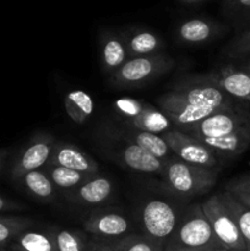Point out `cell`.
I'll list each match as a JSON object with an SVG mask.
<instances>
[{
  "label": "cell",
  "mask_w": 250,
  "mask_h": 251,
  "mask_svg": "<svg viewBox=\"0 0 250 251\" xmlns=\"http://www.w3.org/2000/svg\"><path fill=\"white\" fill-rule=\"evenodd\" d=\"M238 66H239V68H242L243 70L247 71V73L250 74V55L245 56V58L243 59V63Z\"/></svg>",
  "instance_id": "8d00e7d4"
},
{
  "label": "cell",
  "mask_w": 250,
  "mask_h": 251,
  "mask_svg": "<svg viewBox=\"0 0 250 251\" xmlns=\"http://www.w3.org/2000/svg\"><path fill=\"white\" fill-rule=\"evenodd\" d=\"M222 251H242V250H234V249H222Z\"/></svg>",
  "instance_id": "60d3db41"
},
{
  "label": "cell",
  "mask_w": 250,
  "mask_h": 251,
  "mask_svg": "<svg viewBox=\"0 0 250 251\" xmlns=\"http://www.w3.org/2000/svg\"><path fill=\"white\" fill-rule=\"evenodd\" d=\"M223 12L238 26L250 27V0H223Z\"/></svg>",
  "instance_id": "f546056e"
},
{
  "label": "cell",
  "mask_w": 250,
  "mask_h": 251,
  "mask_svg": "<svg viewBox=\"0 0 250 251\" xmlns=\"http://www.w3.org/2000/svg\"><path fill=\"white\" fill-rule=\"evenodd\" d=\"M86 251H117L113 244V240L107 239H100V238H95L87 242L86 245Z\"/></svg>",
  "instance_id": "d6a6232c"
},
{
  "label": "cell",
  "mask_w": 250,
  "mask_h": 251,
  "mask_svg": "<svg viewBox=\"0 0 250 251\" xmlns=\"http://www.w3.org/2000/svg\"><path fill=\"white\" fill-rule=\"evenodd\" d=\"M215 251H222V249H217V250H215Z\"/></svg>",
  "instance_id": "ee69618b"
},
{
  "label": "cell",
  "mask_w": 250,
  "mask_h": 251,
  "mask_svg": "<svg viewBox=\"0 0 250 251\" xmlns=\"http://www.w3.org/2000/svg\"><path fill=\"white\" fill-rule=\"evenodd\" d=\"M42 169L46 172V174L49 176L55 189H60V190L65 191L74 190L78 185H81L86 179L92 176L91 174L81 173V172L63 168V167L44 166Z\"/></svg>",
  "instance_id": "484cf974"
},
{
  "label": "cell",
  "mask_w": 250,
  "mask_h": 251,
  "mask_svg": "<svg viewBox=\"0 0 250 251\" xmlns=\"http://www.w3.org/2000/svg\"><path fill=\"white\" fill-rule=\"evenodd\" d=\"M201 208L223 249L245 251L244 240L238 229L237 223L221 200L220 194H215L208 198L201 205Z\"/></svg>",
  "instance_id": "8992f818"
},
{
  "label": "cell",
  "mask_w": 250,
  "mask_h": 251,
  "mask_svg": "<svg viewBox=\"0 0 250 251\" xmlns=\"http://www.w3.org/2000/svg\"><path fill=\"white\" fill-rule=\"evenodd\" d=\"M117 251H164V244L156 242L146 235L127 234L113 240Z\"/></svg>",
  "instance_id": "83f0119b"
},
{
  "label": "cell",
  "mask_w": 250,
  "mask_h": 251,
  "mask_svg": "<svg viewBox=\"0 0 250 251\" xmlns=\"http://www.w3.org/2000/svg\"><path fill=\"white\" fill-rule=\"evenodd\" d=\"M118 159L126 168L141 173H162L164 161L149 153L141 147L126 142L118 152Z\"/></svg>",
  "instance_id": "e0dca14e"
},
{
  "label": "cell",
  "mask_w": 250,
  "mask_h": 251,
  "mask_svg": "<svg viewBox=\"0 0 250 251\" xmlns=\"http://www.w3.org/2000/svg\"><path fill=\"white\" fill-rule=\"evenodd\" d=\"M6 151H0V172L2 171V168H4L5 166V161H6Z\"/></svg>",
  "instance_id": "74e56055"
},
{
  "label": "cell",
  "mask_w": 250,
  "mask_h": 251,
  "mask_svg": "<svg viewBox=\"0 0 250 251\" xmlns=\"http://www.w3.org/2000/svg\"><path fill=\"white\" fill-rule=\"evenodd\" d=\"M250 48V27L244 29L242 33L238 34L232 42L227 46L225 51L230 58L243 59L247 55V51Z\"/></svg>",
  "instance_id": "4dcf8cb0"
},
{
  "label": "cell",
  "mask_w": 250,
  "mask_h": 251,
  "mask_svg": "<svg viewBox=\"0 0 250 251\" xmlns=\"http://www.w3.org/2000/svg\"><path fill=\"white\" fill-rule=\"evenodd\" d=\"M129 59L126 44L122 34L104 32L100 38V61L105 73L114 74Z\"/></svg>",
  "instance_id": "d6986e66"
},
{
  "label": "cell",
  "mask_w": 250,
  "mask_h": 251,
  "mask_svg": "<svg viewBox=\"0 0 250 251\" xmlns=\"http://www.w3.org/2000/svg\"><path fill=\"white\" fill-rule=\"evenodd\" d=\"M233 181H235V183H238V184H242V185L250 186V174H248V176H240V178L234 179Z\"/></svg>",
  "instance_id": "e575fe53"
},
{
  "label": "cell",
  "mask_w": 250,
  "mask_h": 251,
  "mask_svg": "<svg viewBox=\"0 0 250 251\" xmlns=\"http://www.w3.org/2000/svg\"><path fill=\"white\" fill-rule=\"evenodd\" d=\"M0 251H9V249H6V248H2V247H0Z\"/></svg>",
  "instance_id": "b9f144b4"
},
{
  "label": "cell",
  "mask_w": 250,
  "mask_h": 251,
  "mask_svg": "<svg viewBox=\"0 0 250 251\" xmlns=\"http://www.w3.org/2000/svg\"><path fill=\"white\" fill-rule=\"evenodd\" d=\"M66 114L76 124H83L91 118L95 108L92 97L85 91H70L64 97Z\"/></svg>",
  "instance_id": "603a6c76"
},
{
  "label": "cell",
  "mask_w": 250,
  "mask_h": 251,
  "mask_svg": "<svg viewBox=\"0 0 250 251\" xmlns=\"http://www.w3.org/2000/svg\"><path fill=\"white\" fill-rule=\"evenodd\" d=\"M180 216L168 201L152 199L147 201L141 211L142 227L146 237L166 245L178 226Z\"/></svg>",
  "instance_id": "52a82bcc"
},
{
  "label": "cell",
  "mask_w": 250,
  "mask_h": 251,
  "mask_svg": "<svg viewBox=\"0 0 250 251\" xmlns=\"http://www.w3.org/2000/svg\"><path fill=\"white\" fill-rule=\"evenodd\" d=\"M249 55H250V48H249V50L247 51V55H245V56H249ZM245 56H244V58H245ZM244 58H243V59H244Z\"/></svg>",
  "instance_id": "7bdbcfd3"
},
{
  "label": "cell",
  "mask_w": 250,
  "mask_h": 251,
  "mask_svg": "<svg viewBox=\"0 0 250 251\" xmlns=\"http://www.w3.org/2000/svg\"><path fill=\"white\" fill-rule=\"evenodd\" d=\"M225 190L229 191L234 198H237L240 202L250 208V186L242 185V184H238L232 180L227 184Z\"/></svg>",
  "instance_id": "1f68e13d"
},
{
  "label": "cell",
  "mask_w": 250,
  "mask_h": 251,
  "mask_svg": "<svg viewBox=\"0 0 250 251\" xmlns=\"http://www.w3.org/2000/svg\"><path fill=\"white\" fill-rule=\"evenodd\" d=\"M173 65V59L161 53L130 58L122 68L112 74L110 81L118 87L137 88L166 74Z\"/></svg>",
  "instance_id": "277c9868"
},
{
  "label": "cell",
  "mask_w": 250,
  "mask_h": 251,
  "mask_svg": "<svg viewBox=\"0 0 250 251\" xmlns=\"http://www.w3.org/2000/svg\"><path fill=\"white\" fill-rule=\"evenodd\" d=\"M162 137L176 158L195 166L217 169L218 157L200 140L179 130L163 132Z\"/></svg>",
  "instance_id": "9c48e42d"
},
{
  "label": "cell",
  "mask_w": 250,
  "mask_h": 251,
  "mask_svg": "<svg viewBox=\"0 0 250 251\" xmlns=\"http://www.w3.org/2000/svg\"><path fill=\"white\" fill-rule=\"evenodd\" d=\"M26 208V206L17 201L10 200L0 195V213L2 212H14V211H22Z\"/></svg>",
  "instance_id": "836d02e7"
},
{
  "label": "cell",
  "mask_w": 250,
  "mask_h": 251,
  "mask_svg": "<svg viewBox=\"0 0 250 251\" xmlns=\"http://www.w3.org/2000/svg\"><path fill=\"white\" fill-rule=\"evenodd\" d=\"M250 126V125H249ZM244 126L220 137H195L217 157H237L250 147V127Z\"/></svg>",
  "instance_id": "2e32d148"
},
{
  "label": "cell",
  "mask_w": 250,
  "mask_h": 251,
  "mask_svg": "<svg viewBox=\"0 0 250 251\" xmlns=\"http://www.w3.org/2000/svg\"><path fill=\"white\" fill-rule=\"evenodd\" d=\"M120 137L125 140V142L136 145V146L141 147L145 151L153 154L154 157L164 162L173 157L172 156V151L169 150L168 145L164 141L162 135L152 134V132L147 131H140V130H135L130 127V129L125 130V131H122Z\"/></svg>",
  "instance_id": "44dd1931"
},
{
  "label": "cell",
  "mask_w": 250,
  "mask_h": 251,
  "mask_svg": "<svg viewBox=\"0 0 250 251\" xmlns=\"http://www.w3.org/2000/svg\"><path fill=\"white\" fill-rule=\"evenodd\" d=\"M122 36L126 44L129 59L157 54L163 46L162 39L149 29L134 28Z\"/></svg>",
  "instance_id": "ffe728a7"
},
{
  "label": "cell",
  "mask_w": 250,
  "mask_h": 251,
  "mask_svg": "<svg viewBox=\"0 0 250 251\" xmlns=\"http://www.w3.org/2000/svg\"><path fill=\"white\" fill-rule=\"evenodd\" d=\"M54 239H55L58 251H86L85 237L78 230L73 229H54Z\"/></svg>",
  "instance_id": "f1b7e54d"
},
{
  "label": "cell",
  "mask_w": 250,
  "mask_h": 251,
  "mask_svg": "<svg viewBox=\"0 0 250 251\" xmlns=\"http://www.w3.org/2000/svg\"><path fill=\"white\" fill-rule=\"evenodd\" d=\"M249 125L250 113L244 107L215 113L190 125L184 134L191 135L194 137H220L232 134L235 130Z\"/></svg>",
  "instance_id": "ba28073f"
},
{
  "label": "cell",
  "mask_w": 250,
  "mask_h": 251,
  "mask_svg": "<svg viewBox=\"0 0 250 251\" xmlns=\"http://www.w3.org/2000/svg\"><path fill=\"white\" fill-rule=\"evenodd\" d=\"M10 247L24 251H58L53 233L31 229L22 232Z\"/></svg>",
  "instance_id": "d4e9b609"
},
{
  "label": "cell",
  "mask_w": 250,
  "mask_h": 251,
  "mask_svg": "<svg viewBox=\"0 0 250 251\" xmlns=\"http://www.w3.org/2000/svg\"><path fill=\"white\" fill-rule=\"evenodd\" d=\"M188 103L201 107H211L217 109H238L244 108L245 102L234 100L228 96L210 75L190 77L174 85L171 91Z\"/></svg>",
  "instance_id": "3957f363"
},
{
  "label": "cell",
  "mask_w": 250,
  "mask_h": 251,
  "mask_svg": "<svg viewBox=\"0 0 250 251\" xmlns=\"http://www.w3.org/2000/svg\"><path fill=\"white\" fill-rule=\"evenodd\" d=\"M55 142L51 135L39 134L34 136L15 159L11 168L12 180L16 181L28 172L43 168L50 158Z\"/></svg>",
  "instance_id": "8fae6325"
},
{
  "label": "cell",
  "mask_w": 250,
  "mask_h": 251,
  "mask_svg": "<svg viewBox=\"0 0 250 251\" xmlns=\"http://www.w3.org/2000/svg\"><path fill=\"white\" fill-rule=\"evenodd\" d=\"M161 176L169 191L180 198H195L213 188L218 169L186 163L174 156L164 162Z\"/></svg>",
  "instance_id": "6da1fadb"
},
{
  "label": "cell",
  "mask_w": 250,
  "mask_h": 251,
  "mask_svg": "<svg viewBox=\"0 0 250 251\" xmlns=\"http://www.w3.org/2000/svg\"><path fill=\"white\" fill-rule=\"evenodd\" d=\"M157 104L159 105L163 114L168 118L171 124L173 125V130H179L184 132L190 125L221 112L225 109H217L211 107H201V105H194L184 100L183 98L178 97L173 92H168L161 96L157 100ZM229 110V109H228Z\"/></svg>",
  "instance_id": "30bf717a"
},
{
  "label": "cell",
  "mask_w": 250,
  "mask_h": 251,
  "mask_svg": "<svg viewBox=\"0 0 250 251\" xmlns=\"http://www.w3.org/2000/svg\"><path fill=\"white\" fill-rule=\"evenodd\" d=\"M46 166L63 167L85 174L95 176L98 172V164L90 154L81 151L77 146L68 142H55L50 158Z\"/></svg>",
  "instance_id": "4fadbf2b"
},
{
  "label": "cell",
  "mask_w": 250,
  "mask_h": 251,
  "mask_svg": "<svg viewBox=\"0 0 250 251\" xmlns=\"http://www.w3.org/2000/svg\"><path fill=\"white\" fill-rule=\"evenodd\" d=\"M208 75L228 96L240 102H250V74L242 68L227 65Z\"/></svg>",
  "instance_id": "5bb4252c"
},
{
  "label": "cell",
  "mask_w": 250,
  "mask_h": 251,
  "mask_svg": "<svg viewBox=\"0 0 250 251\" xmlns=\"http://www.w3.org/2000/svg\"><path fill=\"white\" fill-rule=\"evenodd\" d=\"M33 226V221L16 216H0V247L9 248L10 244L25 230Z\"/></svg>",
  "instance_id": "4316f807"
},
{
  "label": "cell",
  "mask_w": 250,
  "mask_h": 251,
  "mask_svg": "<svg viewBox=\"0 0 250 251\" xmlns=\"http://www.w3.org/2000/svg\"><path fill=\"white\" fill-rule=\"evenodd\" d=\"M249 127H250V126H249Z\"/></svg>",
  "instance_id": "f6af8a7d"
},
{
  "label": "cell",
  "mask_w": 250,
  "mask_h": 251,
  "mask_svg": "<svg viewBox=\"0 0 250 251\" xmlns=\"http://www.w3.org/2000/svg\"><path fill=\"white\" fill-rule=\"evenodd\" d=\"M223 31L225 27L217 22L195 17L181 22L176 29V36L186 44H202L216 38Z\"/></svg>",
  "instance_id": "ac0fdd59"
},
{
  "label": "cell",
  "mask_w": 250,
  "mask_h": 251,
  "mask_svg": "<svg viewBox=\"0 0 250 251\" xmlns=\"http://www.w3.org/2000/svg\"><path fill=\"white\" fill-rule=\"evenodd\" d=\"M7 249H9V251H24V250H20V249H17V248H12V247H9Z\"/></svg>",
  "instance_id": "ab89813d"
},
{
  "label": "cell",
  "mask_w": 250,
  "mask_h": 251,
  "mask_svg": "<svg viewBox=\"0 0 250 251\" xmlns=\"http://www.w3.org/2000/svg\"><path fill=\"white\" fill-rule=\"evenodd\" d=\"M16 183H19L20 186L33 198L41 201H51L55 198V186L43 169L28 172L16 180Z\"/></svg>",
  "instance_id": "7402d4cb"
},
{
  "label": "cell",
  "mask_w": 250,
  "mask_h": 251,
  "mask_svg": "<svg viewBox=\"0 0 250 251\" xmlns=\"http://www.w3.org/2000/svg\"><path fill=\"white\" fill-rule=\"evenodd\" d=\"M118 117L131 129L162 135L173 127L163 112L152 104L132 98H119L113 103Z\"/></svg>",
  "instance_id": "5b68a950"
},
{
  "label": "cell",
  "mask_w": 250,
  "mask_h": 251,
  "mask_svg": "<svg viewBox=\"0 0 250 251\" xmlns=\"http://www.w3.org/2000/svg\"><path fill=\"white\" fill-rule=\"evenodd\" d=\"M83 228L95 238L117 240L127 235L130 222L117 211H97L85 220Z\"/></svg>",
  "instance_id": "7c38bea8"
},
{
  "label": "cell",
  "mask_w": 250,
  "mask_h": 251,
  "mask_svg": "<svg viewBox=\"0 0 250 251\" xmlns=\"http://www.w3.org/2000/svg\"><path fill=\"white\" fill-rule=\"evenodd\" d=\"M113 194V184L105 176H92L81 185L69 191V198L81 206H97L105 202Z\"/></svg>",
  "instance_id": "9a60e30c"
},
{
  "label": "cell",
  "mask_w": 250,
  "mask_h": 251,
  "mask_svg": "<svg viewBox=\"0 0 250 251\" xmlns=\"http://www.w3.org/2000/svg\"><path fill=\"white\" fill-rule=\"evenodd\" d=\"M166 245L203 251L223 249L216 238L201 205L193 206L180 216L178 226Z\"/></svg>",
  "instance_id": "7a4b0ae2"
},
{
  "label": "cell",
  "mask_w": 250,
  "mask_h": 251,
  "mask_svg": "<svg viewBox=\"0 0 250 251\" xmlns=\"http://www.w3.org/2000/svg\"><path fill=\"white\" fill-rule=\"evenodd\" d=\"M220 194V198L230 215L234 218L240 234L245 244V251H250V208L240 202L229 191L225 190Z\"/></svg>",
  "instance_id": "cb8c5ba5"
},
{
  "label": "cell",
  "mask_w": 250,
  "mask_h": 251,
  "mask_svg": "<svg viewBox=\"0 0 250 251\" xmlns=\"http://www.w3.org/2000/svg\"><path fill=\"white\" fill-rule=\"evenodd\" d=\"M164 251H203V250H194V249H186V248H179V247H172V245H164Z\"/></svg>",
  "instance_id": "d590c367"
},
{
  "label": "cell",
  "mask_w": 250,
  "mask_h": 251,
  "mask_svg": "<svg viewBox=\"0 0 250 251\" xmlns=\"http://www.w3.org/2000/svg\"><path fill=\"white\" fill-rule=\"evenodd\" d=\"M180 1L188 5H198V4H201V2L206 1V0H180Z\"/></svg>",
  "instance_id": "f35d334b"
}]
</instances>
